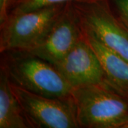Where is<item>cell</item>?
I'll return each mask as SVG.
<instances>
[{
	"label": "cell",
	"instance_id": "cell-12",
	"mask_svg": "<svg viewBox=\"0 0 128 128\" xmlns=\"http://www.w3.org/2000/svg\"><path fill=\"white\" fill-rule=\"evenodd\" d=\"M120 14V17L128 21V0H113Z\"/></svg>",
	"mask_w": 128,
	"mask_h": 128
},
{
	"label": "cell",
	"instance_id": "cell-14",
	"mask_svg": "<svg viewBox=\"0 0 128 128\" xmlns=\"http://www.w3.org/2000/svg\"><path fill=\"white\" fill-rule=\"evenodd\" d=\"M124 128H128V123L125 125V127H124Z\"/></svg>",
	"mask_w": 128,
	"mask_h": 128
},
{
	"label": "cell",
	"instance_id": "cell-3",
	"mask_svg": "<svg viewBox=\"0 0 128 128\" xmlns=\"http://www.w3.org/2000/svg\"><path fill=\"white\" fill-rule=\"evenodd\" d=\"M66 4L52 5L32 12L9 14L0 24L1 52L26 51L40 44L64 12Z\"/></svg>",
	"mask_w": 128,
	"mask_h": 128
},
{
	"label": "cell",
	"instance_id": "cell-2",
	"mask_svg": "<svg viewBox=\"0 0 128 128\" xmlns=\"http://www.w3.org/2000/svg\"><path fill=\"white\" fill-rule=\"evenodd\" d=\"M2 66L11 82L41 96L68 98L73 88L55 66L25 51H8Z\"/></svg>",
	"mask_w": 128,
	"mask_h": 128
},
{
	"label": "cell",
	"instance_id": "cell-11",
	"mask_svg": "<svg viewBox=\"0 0 128 128\" xmlns=\"http://www.w3.org/2000/svg\"><path fill=\"white\" fill-rule=\"evenodd\" d=\"M12 2V0H0V24L8 17Z\"/></svg>",
	"mask_w": 128,
	"mask_h": 128
},
{
	"label": "cell",
	"instance_id": "cell-5",
	"mask_svg": "<svg viewBox=\"0 0 128 128\" xmlns=\"http://www.w3.org/2000/svg\"><path fill=\"white\" fill-rule=\"evenodd\" d=\"M83 32L128 60V29L112 12L108 0L73 2Z\"/></svg>",
	"mask_w": 128,
	"mask_h": 128
},
{
	"label": "cell",
	"instance_id": "cell-10",
	"mask_svg": "<svg viewBox=\"0 0 128 128\" xmlns=\"http://www.w3.org/2000/svg\"><path fill=\"white\" fill-rule=\"evenodd\" d=\"M96 1L98 0H12L9 14L32 12L43 7L68 2H92Z\"/></svg>",
	"mask_w": 128,
	"mask_h": 128
},
{
	"label": "cell",
	"instance_id": "cell-8",
	"mask_svg": "<svg viewBox=\"0 0 128 128\" xmlns=\"http://www.w3.org/2000/svg\"><path fill=\"white\" fill-rule=\"evenodd\" d=\"M84 38L95 52L104 70L106 80L128 96V60L108 48L96 37L82 30Z\"/></svg>",
	"mask_w": 128,
	"mask_h": 128
},
{
	"label": "cell",
	"instance_id": "cell-6",
	"mask_svg": "<svg viewBox=\"0 0 128 128\" xmlns=\"http://www.w3.org/2000/svg\"><path fill=\"white\" fill-rule=\"evenodd\" d=\"M82 36V28L73 2H68L44 40L35 48L25 52L54 65L62 59Z\"/></svg>",
	"mask_w": 128,
	"mask_h": 128
},
{
	"label": "cell",
	"instance_id": "cell-4",
	"mask_svg": "<svg viewBox=\"0 0 128 128\" xmlns=\"http://www.w3.org/2000/svg\"><path fill=\"white\" fill-rule=\"evenodd\" d=\"M11 86L31 128H79L71 96L48 97L27 90L12 82Z\"/></svg>",
	"mask_w": 128,
	"mask_h": 128
},
{
	"label": "cell",
	"instance_id": "cell-1",
	"mask_svg": "<svg viewBox=\"0 0 128 128\" xmlns=\"http://www.w3.org/2000/svg\"><path fill=\"white\" fill-rule=\"evenodd\" d=\"M79 128H124L128 96L108 80L73 88L71 92Z\"/></svg>",
	"mask_w": 128,
	"mask_h": 128
},
{
	"label": "cell",
	"instance_id": "cell-13",
	"mask_svg": "<svg viewBox=\"0 0 128 128\" xmlns=\"http://www.w3.org/2000/svg\"><path fill=\"white\" fill-rule=\"evenodd\" d=\"M120 19L122 20V22H123V24L125 25V26L128 28V20H126V19H124V18H122V17H120Z\"/></svg>",
	"mask_w": 128,
	"mask_h": 128
},
{
	"label": "cell",
	"instance_id": "cell-9",
	"mask_svg": "<svg viewBox=\"0 0 128 128\" xmlns=\"http://www.w3.org/2000/svg\"><path fill=\"white\" fill-rule=\"evenodd\" d=\"M31 128V126L12 90L9 76L2 66L0 74V128Z\"/></svg>",
	"mask_w": 128,
	"mask_h": 128
},
{
	"label": "cell",
	"instance_id": "cell-7",
	"mask_svg": "<svg viewBox=\"0 0 128 128\" xmlns=\"http://www.w3.org/2000/svg\"><path fill=\"white\" fill-rule=\"evenodd\" d=\"M54 66L73 88L107 80L99 60L84 36Z\"/></svg>",
	"mask_w": 128,
	"mask_h": 128
}]
</instances>
